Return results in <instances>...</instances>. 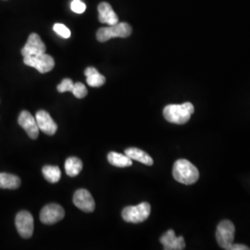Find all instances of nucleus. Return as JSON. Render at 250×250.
Segmentation results:
<instances>
[{
  "mask_svg": "<svg viewBox=\"0 0 250 250\" xmlns=\"http://www.w3.org/2000/svg\"><path fill=\"white\" fill-rule=\"evenodd\" d=\"M194 106L190 102L183 104H170L163 109V116L167 122L174 125L187 124L194 113Z\"/></svg>",
  "mask_w": 250,
  "mask_h": 250,
  "instance_id": "nucleus-1",
  "label": "nucleus"
},
{
  "mask_svg": "<svg viewBox=\"0 0 250 250\" xmlns=\"http://www.w3.org/2000/svg\"><path fill=\"white\" fill-rule=\"evenodd\" d=\"M172 175L179 183L190 186L195 184L199 178V171L190 161L182 159L175 161L172 169Z\"/></svg>",
  "mask_w": 250,
  "mask_h": 250,
  "instance_id": "nucleus-2",
  "label": "nucleus"
},
{
  "mask_svg": "<svg viewBox=\"0 0 250 250\" xmlns=\"http://www.w3.org/2000/svg\"><path fill=\"white\" fill-rule=\"evenodd\" d=\"M151 212V206L147 202H142L137 206H129L123 209V219L127 223L140 224L146 221Z\"/></svg>",
  "mask_w": 250,
  "mask_h": 250,
  "instance_id": "nucleus-3",
  "label": "nucleus"
},
{
  "mask_svg": "<svg viewBox=\"0 0 250 250\" xmlns=\"http://www.w3.org/2000/svg\"><path fill=\"white\" fill-rule=\"evenodd\" d=\"M132 27L127 22H118L111 26L100 28L97 32V39L99 42H107L111 38H126L132 35Z\"/></svg>",
  "mask_w": 250,
  "mask_h": 250,
  "instance_id": "nucleus-4",
  "label": "nucleus"
},
{
  "mask_svg": "<svg viewBox=\"0 0 250 250\" xmlns=\"http://www.w3.org/2000/svg\"><path fill=\"white\" fill-rule=\"evenodd\" d=\"M235 227L231 221L224 220L221 222L216 231V239L219 246L226 250H231L233 245Z\"/></svg>",
  "mask_w": 250,
  "mask_h": 250,
  "instance_id": "nucleus-5",
  "label": "nucleus"
},
{
  "mask_svg": "<svg viewBox=\"0 0 250 250\" xmlns=\"http://www.w3.org/2000/svg\"><path fill=\"white\" fill-rule=\"evenodd\" d=\"M23 63L36 69L40 73L51 72L55 67V61L50 55L43 53L23 58Z\"/></svg>",
  "mask_w": 250,
  "mask_h": 250,
  "instance_id": "nucleus-6",
  "label": "nucleus"
},
{
  "mask_svg": "<svg viewBox=\"0 0 250 250\" xmlns=\"http://www.w3.org/2000/svg\"><path fill=\"white\" fill-rule=\"evenodd\" d=\"M15 225L17 228L20 235L22 238H30L34 232V218L30 212L26 210L20 211L16 219H15Z\"/></svg>",
  "mask_w": 250,
  "mask_h": 250,
  "instance_id": "nucleus-7",
  "label": "nucleus"
},
{
  "mask_svg": "<svg viewBox=\"0 0 250 250\" xmlns=\"http://www.w3.org/2000/svg\"><path fill=\"white\" fill-rule=\"evenodd\" d=\"M65 216L64 208L59 204H48L45 206L40 212V221L44 224H56L62 221Z\"/></svg>",
  "mask_w": 250,
  "mask_h": 250,
  "instance_id": "nucleus-8",
  "label": "nucleus"
},
{
  "mask_svg": "<svg viewBox=\"0 0 250 250\" xmlns=\"http://www.w3.org/2000/svg\"><path fill=\"white\" fill-rule=\"evenodd\" d=\"M73 204L84 212H93L95 210V200L86 189H78L73 195Z\"/></svg>",
  "mask_w": 250,
  "mask_h": 250,
  "instance_id": "nucleus-9",
  "label": "nucleus"
},
{
  "mask_svg": "<svg viewBox=\"0 0 250 250\" xmlns=\"http://www.w3.org/2000/svg\"><path fill=\"white\" fill-rule=\"evenodd\" d=\"M45 43L42 41L41 37L38 36L37 34H31L26 44L22 47L21 49V55L24 57H30V56H36L40 54L45 53Z\"/></svg>",
  "mask_w": 250,
  "mask_h": 250,
  "instance_id": "nucleus-10",
  "label": "nucleus"
},
{
  "mask_svg": "<svg viewBox=\"0 0 250 250\" xmlns=\"http://www.w3.org/2000/svg\"><path fill=\"white\" fill-rule=\"evenodd\" d=\"M18 124L22 127V129L26 132L31 139L36 140L39 135V128L36 123V120L33 115L27 111L23 110L20 113L18 118Z\"/></svg>",
  "mask_w": 250,
  "mask_h": 250,
  "instance_id": "nucleus-11",
  "label": "nucleus"
},
{
  "mask_svg": "<svg viewBox=\"0 0 250 250\" xmlns=\"http://www.w3.org/2000/svg\"><path fill=\"white\" fill-rule=\"evenodd\" d=\"M36 120L39 130L47 135H54L58 130V125L45 110H39L36 114Z\"/></svg>",
  "mask_w": 250,
  "mask_h": 250,
  "instance_id": "nucleus-12",
  "label": "nucleus"
},
{
  "mask_svg": "<svg viewBox=\"0 0 250 250\" xmlns=\"http://www.w3.org/2000/svg\"><path fill=\"white\" fill-rule=\"evenodd\" d=\"M165 250H183L186 249V242L183 236H176L173 230L165 232L160 239Z\"/></svg>",
  "mask_w": 250,
  "mask_h": 250,
  "instance_id": "nucleus-13",
  "label": "nucleus"
},
{
  "mask_svg": "<svg viewBox=\"0 0 250 250\" xmlns=\"http://www.w3.org/2000/svg\"><path fill=\"white\" fill-rule=\"evenodd\" d=\"M99 21L101 23L107 24L108 26L114 25L119 22V17L115 11L107 2H101L98 7Z\"/></svg>",
  "mask_w": 250,
  "mask_h": 250,
  "instance_id": "nucleus-14",
  "label": "nucleus"
},
{
  "mask_svg": "<svg viewBox=\"0 0 250 250\" xmlns=\"http://www.w3.org/2000/svg\"><path fill=\"white\" fill-rule=\"evenodd\" d=\"M84 75L86 76L87 84L91 87H100L106 83L105 76L100 74L94 67H88L87 69H85Z\"/></svg>",
  "mask_w": 250,
  "mask_h": 250,
  "instance_id": "nucleus-15",
  "label": "nucleus"
},
{
  "mask_svg": "<svg viewBox=\"0 0 250 250\" xmlns=\"http://www.w3.org/2000/svg\"><path fill=\"white\" fill-rule=\"evenodd\" d=\"M125 154L127 155L130 159L139 161V162L143 163L145 165H147V166H151L154 163L151 157L146 152L143 151V150H141L139 148H136V147L127 148L125 151Z\"/></svg>",
  "mask_w": 250,
  "mask_h": 250,
  "instance_id": "nucleus-16",
  "label": "nucleus"
},
{
  "mask_svg": "<svg viewBox=\"0 0 250 250\" xmlns=\"http://www.w3.org/2000/svg\"><path fill=\"white\" fill-rule=\"evenodd\" d=\"M107 161L111 165L119 168L130 167L133 165L132 159H130L127 155L120 154L117 152H109L107 155Z\"/></svg>",
  "mask_w": 250,
  "mask_h": 250,
  "instance_id": "nucleus-17",
  "label": "nucleus"
},
{
  "mask_svg": "<svg viewBox=\"0 0 250 250\" xmlns=\"http://www.w3.org/2000/svg\"><path fill=\"white\" fill-rule=\"evenodd\" d=\"M21 186V179L18 176L6 172H0V188L17 189Z\"/></svg>",
  "mask_w": 250,
  "mask_h": 250,
  "instance_id": "nucleus-18",
  "label": "nucleus"
},
{
  "mask_svg": "<svg viewBox=\"0 0 250 250\" xmlns=\"http://www.w3.org/2000/svg\"><path fill=\"white\" fill-rule=\"evenodd\" d=\"M83 170V162L76 157L68 158L65 161V171L71 177L77 176Z\"/></svg>",
  "mask_w": 250,
  "mask_h": 250,
  "instance_id": "nucleus-19",
  "label": "nucleus"
},
{
  "mask_svg": "<svg viewBox=\"0 0 250 250\" xmlns=\"http://www.w3.org/2000/svg\"><path fill=\"white\" fill-rule=\"evenodd\" d=\"M42 172L45 180L51 184L58 183L62 176V171L58 166L46 165L45 167H43Z\"/></svg>",
  "mask_w": 250,
  "mask_h": 250,
  "instance_id": "nucleus-20",
  "label": "nucleus"
},
{
  "mask_svg": "<svg viewBox=\"0 0 250 250\" xmlns=\"http://www.w3.org/2000/svg\"><path fill=\"white\" fill-rule=\"evenodd\" d=\"M72 93L74 95L75 98H77V99H83V98H85L87 96V88L85 87V85L83 83L78 82V83H74V86H73Z\"/></svg>",
  "mask_w": 250,
  "mask_h": 250,
  "instance_id": "nucleus-21",
  "label": "nucleus"
},
{
  "mask_svg": "<svg viewBox=\"0 0 250 250\" xmlns=\"http://www.w3.org/2000/svg\"><path fill=\"white\" fill-rule=\"evenodd\" d=\"M53 30L57 35L62 36L63 38H65V39L71 37V35H72L70 29L66 26V25L62 24V23H56V24H54Z\"/></svg>",
  "mask_w": 250,
  "mask_h": 250,
  "instance_id": "nucleus-22",
  "label": "nucleus"
},
{
  "mask_svg": "<svg viewBox=\"0 0 250 250\" xmlns=\"http://www.w3.org/2000/svg\"><path fill=\"white\" fill-rule=\"evenodd\" d=\"M74 86V83L72 82V79L66 78L64 80L62 81V83L58 85L57 89L60 93H64V92H72Z\"/></svg>",
  "mask_w": 250,
  "mask_h": 250,
  "instance_id": "nucleus-23",
  "label": "nucleus"
},
{
  "mask_svg": "<svg viewBox=\"0 0 250 250\" xmlns=\"http://www.w3.org/2000/svg\"><path fill=\"white\" fill-rule=\"evenodd\" d=\"M71 9L73 12L82 14L85 11L86 6L83 2H82L81 0H72V4H71Z\"/></svg>",
  "mask_w": 250,
  "mask_h": 250,
  "instance_id": "nucleus-24",
  "label": "nucleus"
},
{
  "mask_svg": "<svg viewBox=\"0 0 250 250\" xmlns=\"http://www.w3.org/2000/svg\"><path fill=\"white\" fill-rule=\"evenodd\" d=\"M231 250H250V248L241 244H233Z\"/></svg>",
  "mask_w": 250,
  "mask_h": 250,
  "instance_id": "nucleus-25",
  "label": "nucleus"
}]
</instances>
